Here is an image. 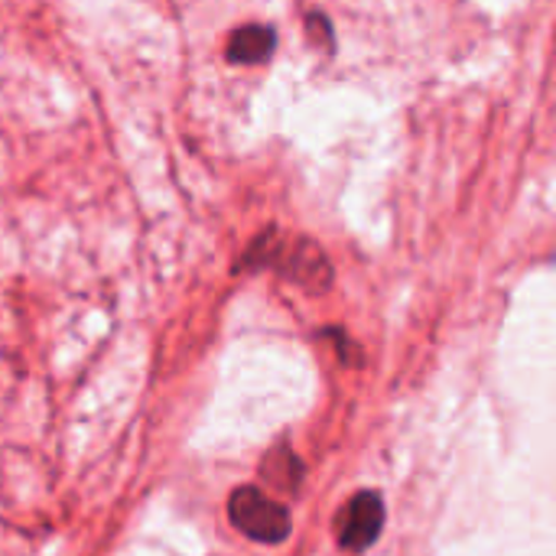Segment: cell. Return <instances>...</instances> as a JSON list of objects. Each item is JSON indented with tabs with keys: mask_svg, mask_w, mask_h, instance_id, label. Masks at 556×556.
Here are the masks:
<instances>
[{
	"mask_svg": "<svg viewBox=\"0 0 556 556\" xmlns=\"http://www.w3.org/2000/svg\"><path fill=\"white\" fill-rule=\"evenodd\" d=\"M261 479L270 482L280 492H296L303 485V463L296 459V453L290 450H277L264 459L261 466Z\"/></svg>",
	"mask_w": 556,
	"mask_h": 556,
	"instance_id": "cell-5",
	"label": "cell"
},
{
	"mask_svg": "<svg viewBox=\"0 0 556 556\" xmlns=\"http://www.w3.org/2000/svg\"><path fill=\"white\" fill-rule=\"evenodd\" d=\"M384 528V502L378 492H358L345 502V508L336 518L339 547L349 554L368 551Z\"/></svg>",
	"mask_w": 556,
	"mask_h": 556,
	"instance_id": "cell-3",
	"label": "cell"
},
{
	"mask_svg": "<svg viewBox=\"0 0 556 556\" xmlns=\"http://www.w3.org/2000/svg\"><path fill=\"white\" fill-rule=\"evenodd\" d=\"M228 518L231 525L257 544H283L290 538V511L274 502L267 492H261L257 485H241L231 502H228Z\"/></svg>",
	"mask_w": 556,
	"mask_h": 556,
	"instance_id": "cell-2",
	"label": "cell"
},
{
	"mask_svg": "<svg viewBox=\"0 0 556 556\" xmlns=\"http://www.w3.org/2000/svg\"><path fill=\"white\" fill-rule=\"evenodd\" d=\"M244 264L248 267H274L277 274H283L287 280H293L313 293H323L332 283L329 257L309 238L287 241L280 231H267L264 238H257L251 254L244 257Z\"/></svg>",
	"mask_w": 556,
	"mask_h": 556,
	"instance_id": "cell-1",
	"label": "cell"
},
{
	"mask_svg": "<svg viewBox=\"0 0 556 556\" xmlns=\"http://www.w3.org/2000/svg\"><path fill=\"white\" fill-rule=\"evenodd\" d=\"M274 46H277V33L270 26H261V23L241 26L228 42V59L238 65H257L270 59Z\"/></svg>",
	"mask_w": 556,
	"mask_h": 556,
	"instance_id": "cell-4",
	"label": "cell"
}]
</instances>
